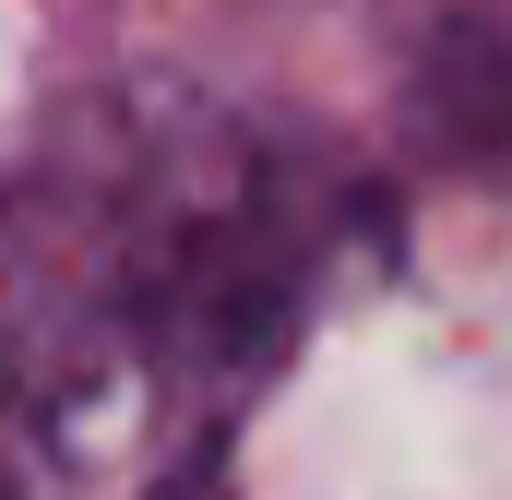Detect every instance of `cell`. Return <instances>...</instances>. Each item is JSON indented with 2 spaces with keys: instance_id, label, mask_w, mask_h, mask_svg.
I'll return each mask as SVG.
<instances>
[{
  "instance_id": "cell-1",
  "label": "cell",
  "mask_w": 512,
  "mask_h": 500,
  "mask_svg": "<svg viewBox=\"0 0 512 500\" xmlns=\"http://www.w3.org/2000/svg\"><path fill=\"white\" fill-rule=\"evenodd\" d=\"M346 215L227 120H84L0 179V500H191Z\"/></svg>"
}]
</instances>
